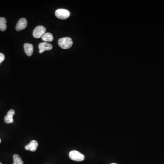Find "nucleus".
<instances>
[{
	"label": "nucleus",
	"mask_w": 164,
	"mask_h": 164,
	"mask_svg": "<svg viewBox=\"0 0 164 164\" xmlns=\"http://www.w3.org/2000/svg\"><path fill=\"white\" fill-rule=\"evenodd\" d=\"M58 45L60 47L64 49L70 48L73 44V42L70 38L66 37L61 38L58 40Z\"/></svg>",
	"instance_id": "nucleus-1"
},
{
	"label": "nucleus",
	"mask_w": 164,
	"mask_h": 164,
	"mask_svg": "<svg viewBox=\"0 0 164 164\" xmlns=\"http://www.w3.org/2000/svg\"><path fill=\"white\" fill-rule=\"evenodd\" d=\"M55 15L60 19L66 20L69 17L70 13L67 9H58L55 12Z\"/></svg>",
	"instance_id": "nucleus-2"
},
{
	"label": "nucleus",
	"mask_w": 164,
	"mask_h": 164,
	"mask_svg": "<svg viewBox=\"0 0 164 164\" xmlns=\"http://www.w3.org/2000/svg\"><path fill=\"white\" fill-rule=\"evenodd\" d=\"M46 29L43 26H39L37 27L33 30V35L35 38L38 39L42 38L46 33Z\"/></svg>",
	"instance_id": "nucleus-3"
},
{
	"label": "nucleus",
	"mask_w": 164,
	"mask_h": 164,
	"mask_svg": "<svg viewBox=\"0 0 164 164\" xmlns=\"http://www.w3.org/2000/svg\"><path fill=\"white\" fill-rule=\"evenodd\" d=\"M69 157L72 160L75 161H83L85 159V157L83 154L76 151H71L69 153Z\"/></svg>",
	"instance_id": "nucleus-4"
},
{
	"label": "nucleus",
	"mask_w": 164,
	"mask_h": 164,
	"mask_svg": "<svg viewBox=\"0 0 164 164\" xmlns=\"http://www.w3.org/2000/svg\"><path fill=\"white\" fill-rule=\"evenodd\" d=\"M27 26V21L26 19H20L18 21V23L16 26V29L17 31H20L23 29H25Z\"/></svg>",
	"instance_id": "nucleus-5"
},
{
	"label": "nucleus",
	"mask_w": 164,
	"mask_h": 164,
	"mask_svg": "<svg viewBox=\"0 0 164 164\" xmlns=\"http://www.w3.org/2000/svg\"><path fill=\"white\" fill-rule=\"evenodd\" d=\"M39 53L42 54L46 51H50L52 50V46L50 44L47 42H44L39 44Z\"/></svg>",
	"instance_id": "nucleus-6"
},
{
	"label": "nucleus",
	"mask_w": 164,
	"mask_h": 164,
	"mask_svg": "<svg viewBox=\"0 0 164 164\" xmlns=\"http://www.w3.org/2000/svg\"><path fill=\"white\" fill-rule=\"evenodd\" d=\"M38 146V143L36 140H32L28 145L26 146L25 149L27 151L35 152L37 151Z\"/></svg>",
	"instance_id": "nucleus-7"
},
{
	"label": "nucleus",
	"mask_w": 164,
	"mask_h": 164,
	"mask_svg": "<svg viewBox=\"0 0 164 164\" xmlns=\"http://www.w3.org/2000/svg\"><path fill=\"white\" fill-rule=\"evenodd\" d=\"M15 114V111L13 109H11L8 112L7 114L5 117V122L7 124H10L13 123L14 120L13 116Z\"/></svg>",
	"instance_id": "nucleus-8"
},
{
	"label": "nucleus",
	"mask_w": 164,
	"mask_h": 164,
	"mask_svg": "<svg viewBox=\"0 0 164 164\" xmlns=\"http://www.w3.org/2000/svg\"><path fill=\"white\" fill-rule=\"evenodd\" d=\"M24 49L26 54L27 56L30 57L33 52V46L32 44L26 43L24 45Z\"/></svg>",
	"instance_id": "nucleus-9"
},
{
	"label": "nucleus",
	"mask_w": 164,
	"mask_h": 164,
	"mask_svg": "<svg viewBox=\"0 0 164 164\" xmlns=\"http://www.w3.org/2000/svg\"><path fill=\"white\" fill-rule=\"evenodd\" d=\"M42 40L44 42H51L53 40V37L52 34L50 33H45L42 37Z\"/></svg>",
	"instance_id": "nucleus-10"
},
{
	"label": "nucleus",
	"mask_w": 164,
	"mask_h": 164,
	"mask_svg": "<svg viewBox=\"0 0 164 164\" xmlns=\"http://www.w3.org/2000/svg\"><path fill=\"white\" fill-rule=\"evenodd\" d=\"M7 20L5 18H0V30L4 32L7 29Z\"/></svg>",
	"instance_id": "nucleus-11"
},
{
	"label": "nucleus",
	"mask_w": 164,
	"mask_h": 164,
	"mask_svg": "<svg viewBox=\"0 0 164 164\" xmlns=\"http://www.w3.org/2000/svg\"><path fill=\"white\" fill-rule=\"evenodd\" d=\"M13 164H23L21 157L17 154L13 155Z\"/></svg>",
	"instance_id": "nucleus-12"
},
{
	"label": "nucleus",
	"mask_w": 164,
	"mask_h": 164,
	"mask_svg": "<svg viewBox=\"0 0 164 164\" xmlns=\"http://www.w3.org/2000/svg\"><path fill=\"white\" fill-rule=\"evenodd\" d=\"M5 55L3 53H0V64L5 60Z\"/></svg>",
	"instance_id": "nucleus-13"
},
{
	"label": "nucleus",
	"mask_w": 164,
	"mask_h": 164,
	"mask_svg": "<svg viewBox=\"0 0 164 164\" xmlns=\"http://www.w3.org/2000/svg\"><path fill=\"white\" fill-rule=\"evenodd\" d=\"M116 164V163H112V164Z\"/></svg>",
	"instance_id": "nucleus-14"
},
{
	"label": "nucleus",
	"mask_w": 164,
	"mask_h": 164,
	"mask_svg": "<svg viewBox=\"0 0 164 164\" xmlns=\"http://www.w3.org/2000/svg\"><path fill=\"white\" fill-rule=\"evenodd\" d=\"M0 164H2V163H1V162H0Z\"/></svg>",
	"instance_id": "nucleus-15"
},
{
	"label": "nucleus",
	"mask_w": 164,
	"mask_h": 164,
	"mask_svg": "<svg viewBox=\"0 0 164 164\" xmlns=\"http://www.w3.org/2000/svg\"><path fill=\"white\" fill-rule=\"evenodd\" d=\"M1 139H0V143H1Z\"/></svg>",
	"instance_id": "nucleus-16"
}]
</instances>
